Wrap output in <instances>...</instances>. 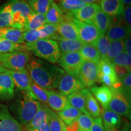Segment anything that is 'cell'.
I'll use <instances>...</instances> for the list:
<instances>
[{"instance_id": "1", "label": "cell", "mask_w": 131, "mask_h": 131, "mask_svg": "<svg viewBox=\"0 0 131 131\" xmlns=\"http://www.w3.org/2000/svg\"><path fill=\"white\" fill-rule=\"evenodd\" d=\"M27 68L31 80L47 90L57 88L60 78L64 74V71L59 66L38 58L29 61Z\"/></svg>"}, {"instance_id": "2", "label": "cell", "mask_w": 131, "mask_h": 131, "mask_svg": "<svg viewBox=\"0 0 131 131\" xmlns=\"http://www.w3.org/2000/svg\"><path fill=\"white\" fill-rule=\"evenodd\" d=\"M12 106L11 109L15 115L16 120L22 126H26L32 120L41 104L37 98L20 91Z\"/></svg>"}, {"instance_id": "3", "label": "cell", "mask_w": 131, "mask_h": 131, "mask_svg": "<svg viewBox=\"0 0 131 131\" xmlns=\"http://www.w3.org/2000/svg\"><path fill=\"white\" fill-rule=\"evenodd\" d=\"M25 46L26 50L52 63H57L61 55L57 41L51 39H40L34 43H26Z\"/></svg>"}, {"instance_id": "4", "label": "cell", "mask_w": 131, "mask_h": 131, "mask_svg": "<svg viewBox=\"0 0 131 131\" xmlns=\"http://www.w3.org/2000/svg\"><path fill=\"white\" fill-rule=\"evenodd\" d=\"M12 15L13 28L23 31L32 10L26 0H10L6 4Z\"/></svg>"}, {"instance_id": "5", "label": "cell", "mask_w": 131, "mask_h": 131, "mask_svg": "<svg viewBox=\"0 0 131 131\" xmlns=\"http://www.w3.org/2000/svg\"><path fill=\"white\" fill-rule=\"evenodd\" d=\"M112 91V98L108 109L120 116L130 119V97L124 92L122 87L110 88Z\"/></svg>"}, {"instance_id": "6", "label": "cell", "mask_w": 131, "mask_h": 131, "mask_svg": "<svg viewBox=\"0 0 131 131\" xmlns=\"http://www.w3.org/2000/svg\"><path fill=\"white\" fill-rule=\"evenodd\" d=\"M29 58L30 56L26 51L0 53V65L6 69L19 71L25 69Z\"/></svg>"}, {"instance_id": "7", "label": "cell", "mask_w": 131, "mask_h": 131, "mask_svg": "<svg viewBox=\"0 0 131 131\" xmlns=\"http://www.w3.org/2000/svg\"><path fill=\"white\" fill-rule=\"evenodd\" d=\"M66 19H68L74 24L77 30L80 40L84 44L92 45L101 35L100 33L93 24L83 23L75 18L71 14L68 16L64 15Z\"/></svg>"}, {"instance_id": "8", "label": "cell", "mask_w": 131, "mask_h": 131, "mask_svg": "<svg viewBox=\"0 0 131 131\" xmlns=\"http://www.w3.org/2000/svg\"><path fill=\"white\" fill-rule=\"evenodd\" d=\"M84 61L79 52H76L61 53L57 63L67 73L77 77L78 71Z\"/></svg>"}, {"instance_id": "9", "label": "cell", "mask_w": 131, "mask_h": 131, "mask_svg": "<svg viewBox=\"0 0 131 131\" xmlns=\"http://www.w3.org/2000/svg\"><path fill=\"white\" fill-rule=\"evenodd\" d=\"M98 75L97 64L84 61L78 71L77 77L84 87H91L98 81Z\"/></svg>"}, {"instance_id": "10", "label": "cell", "mask_w": 131, "mask_h": 131, "mask_svg": "<svg viewBox=\"0 0 131 131\" xmlns=\"http://www.w3.org/2000/svg\"><path fill=\"white\" fill-rule=\"evenodd\" d=\"M85 87L76 77L64 73L59 81L58 88L60 93L69 95L75 92L83 89Z\"/></svg>"}, {"instance_id": "11", "label": "cell", "mask_w": 131, "mask_h": 131, "mask_svg": "<svg viewBox=\"0 0 131 131\" xmlns=\"http://www.w3.org/2000/svg\"><path fill=\"white\" fill-rule=\"evenodd\" d=\"M6 71L12 77L15 86H16L18 89L31 96L35 97L31 89V78L27 69H25L19 71H14V70L6 69Z\"/></svg>"}, {"instance_id": "12", "label": "cell", "mask_w": 131, "mask_h": 131, "mask_svg": "<svg viewBox=\"0 0 131 131\" xmlns=\"http://www.w3.org/2000/svg\"><path fill=\"white\" fill-rule=\"evenodd\" d=\"M0 131H23V126L3 104H0Z\"/></svg>"}, {"instance_id": "13", "label": "cell", "mask_w": 131, "mask_h": 131, "mask_svg": "<svg viewBox=\"0 0 131 131\" xmlns=\"http://www.w3.org/2000/svg\"><path fill=\"white\" fill-rule=\"evenodd\" d=\"M15 96V84L10 75L6 71L0 73V100H10Z\"/></svg>"}, {"instance_id": "14", "label": "cell", "mask_w": 131, "mask_h": 131, "mask_svg": "<svg viewBox=\"0 0 131 131\" xmlns=\"http://www.w3.org/2000/svg\"><path fill=\"white\" fill-rule=\"evenodd\" d=\"M106 33V36L111 41L118 40H124L130 37V27L123 23H111Z\"/></svg>"}, {"instance_id": "15", "label": "cell", "mask_w": 131, "mask_h": 131, "mask_svg": "<svg viewBox=\"0 0 131 131\" xmlns=\"http://www.w3.org/2000/svg\"><path fill=\"white\" fill-rule=\"evenodd\" d=\"M101 118L105 131H118L122 126V117L109 109H103Z\"/></svg>"}, {"instance_id": "16", "label": "cell", "mask_w": 131, "mask_h": 131, "mask_svg": "<svg viewBox=\"0 0 131 131\" xmlns=\"http://www.w3.org/2000/svg\"><path fill=\"white\" fill-rule=\"evenodd\" d=\"M100 9H101L100 6L95 3L86 4L80 9L70 14L81 22L93 24L94 16Z\"/></svg>"}, {"instance_id": "17", "label": "cell", "mask_w": 131, "mask_h": 131, "mask_svg": "<svg viewBox=\"0 0 131 131\" xmlns=\"http://www.w3.org/2000/svg\"><path fill=\"white\" fill-rule=\"evenodd\" d=\"M56 111H61L70 106L68 98L61 93L53 90H47V104Z\"/></svg>"}, {"instance_id": "18", "label": "cell", "mask_w": 131, "mask_h": 131, "mask_svg": "<svg viewBox=\"0 0 131 131\" xmlns=\"http://www.w3.org/2000/svg\"><path fill=\"white\" fill-rule=\"evenodd\" d=\"M100 7L102 10L110 16H121L124 10L122 0H101Z\"/></svg>"}, {"instance_id": "19", "label": "cell", "mask_w": 131, "mask_h": 131, "mask_svg": "<svg viewBox=\"0 0 131 131\" xmlns=\"http://www.w3.org/2000/svg\"><path fill=\"white\" fill-rule=\"evenodd\" d=\"M91 92L95 98L96 101L100 103L103 109H108L112 96V91L110 88L104 85L101 86H94L91 88Z\"/></svg>"}, {"instance_id": "20", "label": "cell", "mask_w": 131, "mask_h": 131, "mask_svg": "<svg viewBox=\"0 0 131 131\" xmlns=\"http://www.w3.org/2000/svg\"><path fill=\"white\" fill-rule=\"evenodd\" d=\"M57 34L60 37L66 40H80L77 30L74 24L68 19H64L57 27Z\"/></svg>"}, {"instance_id": "21", "label": "cell", "mask_w": 131, "mask_h": 131, "mask_svg": "<svg viewBox=\"0 0 131 131\" xmlns=\"http://www.w3.org/2000/svg\"><path fill=\"white\" fill-rule=\"evenodd\" d=\"M82 91L84 95L85 107L88 114L94 118L101 117V109L99 104L89 89L84 88Z\"/></svg>"}, {"instance_id": "22", "label": "cell", "mask_w": 131, "mask_h": 131, "mask_svg": "<svg viewBox=\"0 0 131 131\" xmlns=\"http://www.w3.org/2000/svg\"><path fill=\"white\" fill-rule=\"evenodd\" d=\"M50 111V108L46 106L41 105L40 109L36 113L32 120L27 125H26V130L31 129L35 130L42 123L47 121Z\"/></svg>"}, {"instance_id": "23", "label": "cell", "mask_w": 131, "mask_h": 131, "mask_svg": "<svg viewBox=\"0 0 131 131\" xmlns=\"http://www.w3.org/2000/svg\"><path fill=\"white\" fill-rule=\"evenodd\" d=\"M23 31L13 27L0 29V37L15 43L25 45L23 38Z\"/></svg>"}, {"instance_id": "24", "label": "cell", "mask_w": 131, "mask_h": 131, "mask_svg": "<svg viewBox=\"0 0 131 131\" xmlns=\"http://www.w3.org/2000/svg\"><path fill=\"white\" fill-rule=\"evenodd\" d=\"M111 23V18L100 9L96 13L93 21V25L98 29L101 35H105Z\"/></svg>"}, {"instance_id": "25", "label": "cell", "mask_w": 131, "mask_h": 131, "mask_svg": "<svg viewBox=\"0 0 131 131\" xmlns=\"http://www.w3.org/2000/svg\"><path fill=\"white\" fill-rule=\"evenodd\" d=\"M61 53L79 52L84 45L80 40H70L58 37L57 40Z\"/></svg>"}, {"instance_id": "26", "label": "cell", "mask_w": 131, "mask_h": 131, "mask_svg": "<svg viewBox=\"0 0 131 131\" xmlns=\"http://www.w3.org/2000/svg\"><path fill=\"white\" fill-rule=\"evenodd\" d=\"M45 16L46 23L58 25L64 21L63 10L54 1L45 15Z\"/></svg>"}, {"instance_id": "27", "label": "cell", "mask_w": 131, "mask_h": 131, "mask_svg": "<svg viewBox=\"0 0 131 131\" xmlns=\"http://www.w3.org/2000/svg\"><path fill=\"white\" fill-rule=\"evenodd\" d=\"M67 98L70 106L80 111L82 114L90 115L86 110L85 97L82 90L69 95Z\"/></svg>"}, {"instance_id": "28", "label": "cell", "mask_w": 131, "mask_h": 131, "mask_svg": "<svg viewBox=\"0 0 131 131\" xmlns=\"http://www.w3.org/2000/svg\"><path fill=\"white\" fill-rule=\"evenodd\" d=\"M46 23L45 15L37 14L34 11L29 16L27 23L24 26L23 32L28 30H38Z\"/></svg>"}, {"instance_id": "29", "label": "cell", "mask_w": 131, "mask_h": 131, "mask_svg": "<svg viewBox=\"0 0 131 131\" xmlns=\"http://www.w3.org/2000/svg\"><path fill=\"white\" fill-rule=\"evenodd\" d=\"M79 53L84 61H92L98 64L101 60V56L97 49L92 45L84 44L80 49Z\"/></svg>"}, {"instance_id": "30", "label": "cell", "mask_w": 131, "mask_h": 131, "mask_svg": "<svg viewBox=\"0 0 131 131\" xmlns=\"http://www.w3.org/2000/svg\"><path fill=\"white\" fill-rule=\"evenodd\" d=\"M82 113L72 106H69L63 111L58 112V115L65 124L69 125L75 121Z\"/></svg>"}, {"instance_id": "31", "label": "cell", "mask_w": 131, "mask_h": 131, "mask_svg": "<svg viewBox=\"0 0 131 131\" xmlns=\"http://www.w3.org/2000/svg\"><path fill=\"white\" fill-rule=\"evenodd\" d=\"M53 1V0H28L27 3L34 12L45 15Z\"/></svg>"}, {"instance_id": "32", "label": "cell", "mask_w": 131, "mask_h": 131, "mask_svg": "<svg viewBox=\"0 0 131 131\" xmlns=\"http://www.w3.org/2000/svg\"><path fill=\"white\" fill-rule=\"evenodd\" d=\"M26 50L25 45L15 43L0 37V53Z\"/></svg>"}, {"instance_id": "33", "label": "cell", "mask_w": 131, "mask_h": 131, "mask_svg": "<svg viewBox=\"0 0 131 131\" xmlns=\"http://www.w3.org/2000/svg\"><path fill=\"white\" fill-rule=\"evenodd\" d=\"M111 45V41L105 35H101L92 45L94 46L99 52L101 58L106 59Z\"/></svg>"}, {"instance_id": "34", "label": "cell", "mask_w": 131, "mask_h": 131, "mask_svg": "<svg viewBox=\"0 0 131 131\" xmlns=\"http://www.w3.org/2000/svg\"><path fill=\"white\" fill-rule=\"evenodd\" d=\"M124 51V45L123 40H114L111 41V45L108 50L106 60L112 62L115 57Z\"/></svg>"}, {"instance_id": "35", "label": "cell", "mask_w": 131, "mask_h": 131, "mask_svg": "<svg viewBox=\"0 0 131 131\" xmlns=\"http://www.w3.org/2000/svg\"><path fill=\"white\" fill-rule=\"evenodd\" d=\"M48 124L50 128V131H63L66 124L60 119L58 114L52 111L51 109L49 113Z\"/></svg>"}, {"instance_id": "36", "label": "cell", "mask_w": 131, "mask_h": 131, "mask_svg": "<svg viewBox=\"0 0 131 131\" xmlns=\"http://www.w3.org/2000/svg\"><path fill=\"white\" fill-rule=\"evenodd\" d=\"M57 27L58 25L46 23L42 27L39 29L41 34L42 39H50L57 40L60 36L57 34Z\"/></svg>"}, {"instance_id": "37", "label": "cell", "mask_w": 131, "mask_h": 131, "mask_svg": "<svg viewBox=\"0 0 131 131\" xmlns=\"http://www.w3.org/2000/svg\"><path fill=\"white\" fill-rule=\"evenodd\" d=\"M12 27V14L7 6L5 5L0 8V29Z\"/></svg>"}, {"instance_id": "38", "label": "cell", "mask_w": 131, "mask_h": 131, "mask_svg": "<svg viewBox=\"0 0 131 131\" xmlns=\"http://www.w3.org/2000/svg\"><path fill=\"white\" fill-rule=\"evenodd\" d=\"M61 4L62 8L68 14H72L86 5L81 0H61Z\"/></svg>"}, {"instance_id": "39", "label": "cell", "mask_w": 131, "mask_h": 131, "mask_svg": "<svg viewBox=\"0 0 131 131\" xmlns=\"http://www.w3.org/2000/svg\"><path fill=\"white\" fill-rule=\"evenodd\" d=\"M97 64L98 68V73L117 76L115 71L114 64L112 62L109 61V60H106V59L101 58V60H100Z\"/></svg>"}, {"instance_id": "40", "label": "cell", "mask_w": 131, "mask_h": 131, "mask_svg": "<svg viewBox=\"0 0 131 131\" xmlns=\"http://www.w3.org/2000/svg\"><path fill=\"white\" fill-rule=\"evenodd\" d=\"M94 119L91 115L81 114L77 119L78 131H90Z\"/></svg>"}, {"instance_id": "41", "label": "cell", "mask_w": 131, "mask_h": 131, "mask_svg": "<svg viewBox=\"0 0 131 131\" xmlns=\"http://www.w3.org/2000/svg\"><path fill=\"white\" fill-rule=\"evenodd\" d=\"M30 86L32 91L38 100L44 104H47V90L34 83L31 80Z\"/></svg>"}, {"instance_id": "42", "label": "cell", "mask_w": 131, "mask_h": 131, "mask_svg": "<svg viewBox=\"0 0 131 131\" xmlns=\"http://www.w3.org/2000/svg\"><path fill=\"white\" fill-rule=\"evenodd\" d=\"M114 65L125 68L128 71L131 70V57L127 55L125 52H122L117 57H115L112 61Z\"/></svg>"}, {"instance_id": "43", "label": "cell", "mask_w": 131, "mask_h": 131, "mask_svg": "<svg viewBox=\"0 0 131 131\" xmlns=\"http://www.w3.org/2000/svg\"><path fill=\"white\" fill-rule=\"evenodd\" d=\"M23 35L24 42L27 44L34 43L37 41L42 39L41 34L39 29L25 30L23 32Z\"/></svg>"}, {"instance_id": "44", "label": "cell", "mask_w": 131, "mask_h": 131, "mask_svg": "<svg viewBox=\"0 0 131 131\" xmlns=\"http://www.w3.org/2000/svg\"><path fill=\"white\" fill-rule=\"evenodd\" d=\"M122 88L124 92L130 97L131 94V73L130 72L120 80Z\"/></svg>"}, {"instance_id": "45", "label": "cell", "mask_w": 131, "mask_h": 131, "mask_svg": "<svg viewBox=\"0 0 131 131\" xmlns=\"http://www.w3.org/2000/svg\"><path fill=\"white\" fill-rule=\"evenodd\" d=\"M90 131H105L103 126L101 117L94 118Z\"/></svg>"}, {"instance_id": "46", "label": "cell", "mask_w": 131, "mask_h": 131, "mask_svg": "<svg viewBox=\"0 0 131 131\" xmlns=\"http://www.w3.org/2000/svg\"><path fill=\"white\" fill-rule=\"evenodd\" d=\"M114 66L115 71V73L117 74L118 78L119 80H121L123 78H124L129 72V71H128L125 68H123V67L122 66H116L114 64Z\"/></svg>"}, {"instance_id": "47", "label": "cell", "mask_w": 131, "mask_h": 131, "mask_svg": "<svg viewBox=\"0 0 131 131\" xmlns=\"http://www.w3.org/2000/svg\"><path fill=\"white\" fill-rule=\"evenodd\" d=\"M124 23L127 24L129 27H130L131 24V7L130 6H127L126 7L124 8L123 14Z\"/></svg>"}, {"instance_id": "48", "label": "cell", "mask_w": 131, "mask_h": 131, "mask_svg": "<svg viewBox=\"0 0 131 131\" xmlns=\"http://www.w3.org/2000/svg\"><path fill=\"white\" fill-rule=\"evenodd\" d=\"M124 52L131 57V38L129 37L124 41Z\"/></svg>"}, {"instance_id": "49", "label": "cell", "mask_w": 131, "mask_h": 131, "mask_svg": "<svg viewBox=\"0 0 131 131\" xmlns=\"http://www.w3.org/2000/svg\"><path fill=\"white\" fill-rule=\"evenodd\" d=\"M34 131H50V128L48 124V122H45L41 124L38 128Z\"/></svg>"}, {"instance_id": "50", "label": "cell", "mask_w": 131, "mask_h": 131, "mask_svg": "<svg viewBox=\"0 0 131 131\" xmlns=\"http://www.w3.org/2000/svg\"><path fill=\"white\" fill-rule=\"evenodd\" d=\"M118 131H130V124L128 123H125L122 126L121 128Z\"/></svg>"}, {"instance_id": "51", "label": "cell", "mask_w": 131, "mask_h": 131, "mask_svg": "<svg viewBox=\"0 0 131 131\" xmlns=\"http://www.w3.org/2000/svg\"><path fill=\"white\" fill-rule=\"evenodd\" d=\"M83 3H84L86 4H94V3L96 2L98 0H81Z\"/></svg>"}, {"instance_id": "52", "label": "cell", "mask_w": 131, "mask_h": 131, "mask_svg": "<svg viewBox=\"0 0 131 131\" xmlns=\"http://www.w3.org/2000/svg\"><path fill=\"white\" fill-rule=\"evenodd\" d=\"M124 4H126L127 6H130V3H131V0H122Z\"/></svg>"}, {"instance_id": "53", "label": "cell", "mask_w": 131, "mask_h": 131, "mask_svg": "<svg viewBox=\"0 0 131 131\" xmlns=\"http://www.w3.org/2000/svg\"><path fill=\"white\" fill-rule=\"evenodd\" d=\"M6 70V69H4V68H3L1 65H0V73L4 72Z\"/></svg>"}, {"instance_id": "54", "label": "cell", "mask_w": 131, "mask_h": 131, "mask_svg": "<svg viewBox=\"0 0 131 131\" xmlns=\"http://www.w3.org/2000/svg\"><path fill=\"white\" fill-rule=\"evenodd\" d=\"M63 131H66V125H65V126L64 127Z\"/></svg>"}, {"instance_id": "55", "label": "cell", "mask_w": 131, "mask_h": 131, "mask_svg": "<svg viewBox=\"0 0 131 131\" xmlns=\"http://www.w3.org/2000/svg\"><path fill=\"white\" fill-rule=\"evenodd\" d=\"M26 131H34V130H31V129H27V130H26Z\"/></svg>"}]
</instances>
